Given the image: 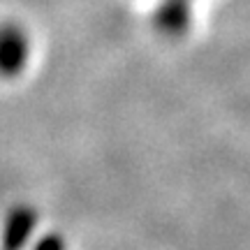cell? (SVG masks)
<instances>
[{
  "label": "cell",
  "instance_id": "6da1fadb",
  "mask_svg": "<svg viewBox=\"0 0 250 250\" xmlns=\"http://www.w3.org/2000/svg\"><path fill=\"white\" fill-rule=\"evenodd\" d=\"M190 26V5L188 0H165L155 12V28L165 35L176 37Z\"/></svg>",
  "mask_w": 250,
  "mask_h": 250
},
{
  "label": "cell",
  "instance_id": "7a4b0ae2",
  "mask_svg": "<svg viewBox=\"0 0 250 250\" xmlns=\"http://www.w3.org/2000/svg\"><path fill=\"white\" fill-rule=\"evenodd\" d=\"M28 56V42L23 30L17 26H7L2 33V70L7 77L19 72L26 62Z\"/></svg>",
  "mask_w": 250,
  "mask_h": 250
}]
</instances>
